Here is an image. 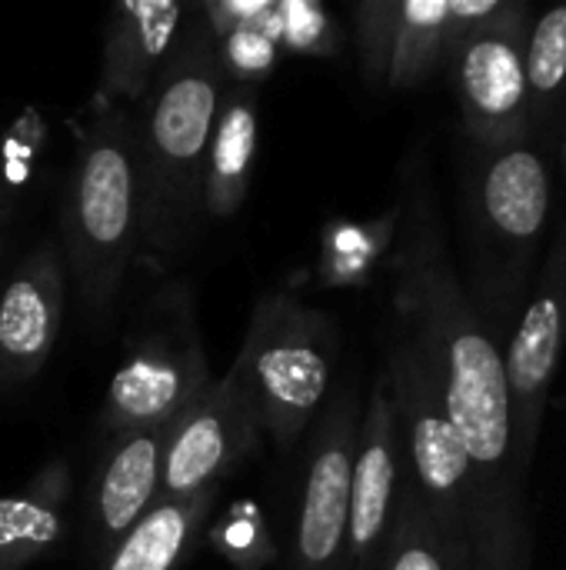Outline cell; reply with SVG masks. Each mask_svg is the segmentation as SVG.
I'll use <instances>...</instances> for the list:
<instances>
[{
  "label": "cell",
  "mask_w": 566,
  "mask_h": 570,
  "mask_svg": "<svg viewBox=\"0 0 566 570\" xmlns=\"http://www.w3.org/2000/svg\"><path fill=\"white\" fill-rule=\"evenodd\" d=\"M394 321L420 344L474 471L470 570H530V471L520 461L504 344L474 307L424 167L410 164L394 227Z\"/></svg>",
  "instance_id": "obj_1"
},
{
  "label": "cell",
  "mask_w": 566,
  "mask_h": 570,
  "mask_svg": "<svg viewBox=\"0 0 566 570\" xmlns=\"http://www.w3.org/2000/svg\"><path fill=\"white\" fill-rule=\"evenodd\" d=\"M224 100L217 43L190 10L147 100L133 107L140 170V257L167 264L190 250L207 224L203 177Z\"/></svg>",
  "instance_id": "obj_2"
},
{
  "label": "cell",
  "mask_w": 566,
  "mask_h": 570,
  "mask_svg": "<svg viewBox=\"0 0 566 570\" xmlns=\"http://www.w3.org/2000/svg\"><path fill=\"white\" fill-rule=\"evenodd\" d=\"M73 170L63 204V264L90 327L113 317L133 257H140V170L133 110L90 100L73 124Z\"/></svg>",
  "instance_id": "obj_3"
},
{
  "label": "cell",
  "mask_w": 566,
  "mask_h": 570,
  "mask_svg": "<svg viewBox=\"0 0 566 570\" xmlns=\"http://www.w3.org/2000/svg\"><path fill=\"white\" fill-rule=\"evenodd\" d=\"M337 334L324 311L297 294H264L250 314L234 371L244 381L264 438L290 451L330 394Z\"/></svg>",
  "instance_id": "obj_4"
},
{
  "label": "cell",
  "mask_w": 566,
  "mask_h": 570,
  "mask_svg": "<svg viewBox=\"0 0 566 570\" xmlns=\"http://www.w3.org/2000/svg\"><path fill=\"white\" fill-rule=\"evenodd\" d=\"M210 381L193 297L170 284L153 297L147 324L110 377L100 411L103 448L140 431L173 428Z\"/></svg>",
  "instance_id": "obj_5"
},
{
  "label": "cell",
  "mask_w": 566,
  "mask_h": 570,
  "mask_svg": "<svg viewBox=\"0 0 566 570\" xmlns=\"http://www.w3.org/2000/svg\"><path fill=\"white\" fill-rule=\"evenodd\" d=\"M470 230L477 254L474 307L487 321L490 311L510 307L527 284V271L544 240L550 217V170L540 150L514 144L484 150L467 184Z\"/></svg>",
  "instance_id": "obj_6"
},
{
  "label": "cell",
  "mask_w": 566,
  "mask_h": 570,
  "mask_svg": "<svg viewBox=\"0 0 566 570\" xmlns=\"http://www.w3.org/2000/svg\"><path fill=\"white\" fill-rule=\"evenodd\" d=\"M387 387L400 428V448L410 464V484L424 498L437 524L470 548L474 521V471L460 434L454 431L437 377L420 344L394 324L387 347Z\"/></svg>",
  "instance_id": "obj_7"
},
{
  "label": "cell",
  "mask_w": 566,
  "mask_h": 570,
  "mask_svg": "<svg viewBox=\"0 0 566 570\" xmlns=\"http://www.w3.org/2000/svg\"><path fill=\"white\" fill-rule=\"evenodd\" d=\"M527 7L504 0V7L470 27L450 50L454 87L464 127L480 150H504L527 144Z\"/></svg>",
  "instance_id": "obj_8"
},
{
  "label": "cell",
  "mask_w": 566,
  "mask_h": 570,
  "mask_svg": "<svg viewBox=\"0 0 566 570\" xmlns=\"http://www.w3.org/2000/svg\"><path fill=\"white\" fill-rule=\"evenodd\" d=\"M500 7L504 0H364L354 7L360 67L377 87L410 90Z\"/></svg>",
  "instance_id": "obj_9"
},
{
  "label": "cell",
  "mask_w": 566,
  "mask_h": 570,
  "mask_svg": "<svg viewBox=\"0 0 566 570\" xmlns=\"http://www.w3.org/2000/svg\"><path fill=\"white\" fill-rule=\"evenodd\" d=\"M360 394L354 384L340 387L314 428L300 518L294 528L290 570H347L350 538V468L360 428Z\"/></svg>",
  "instance_id": "obj_10"
},
{
  "label": "cell",
  "mask_w": 566,
  "mask_h": 570,
  "mask_svg": "<svg viewBox=\"0 0 566 570\" xmlns=\"http://www.w3.org/2000/svg\"><path fill=\"white\" fill-rule=\"evenodd\" d=\"M260 438L257 407L237 371L227 367L170 428L160 498H187L224 484L227 474L254 454Z\"/></svg>",
  "instance_id": "obj_11"
},
{
  "label": "cell",
  "mask_w": 566,
  "mask_h": 570,
  "mask_svg": "<svg viewBox=\"0 0 566 570\" xmlns=\"http://www.w3.org/2000/svg\"><path fill=\"white\" fill-rule=\"evenodd\" d=\"M566 344V227L544 264L530 301L524 304L510 341L504 344V377L510 394L514 438L524 468L530 471L547 394Z\"/></svg>",
  "instance_id": "obj_12"
},
{
  "label": "cell",
  "mask_w": 566,
  "mask_h": 570,
  "mask_svg": "<svg viewBox=\"0 0 566 570\" xmlns=\"http://www.w3.org/2000/svg\"><path fill=\"white\" fill-rule=\"evenodd\" d=\"M400 428L390 404L387 374L374 377L370 397L360 407L354 468H350V538L347 570H377L394 521L400 481H404Z\"/></svg>",
  "instance_id": "obj_13"
},
{
  "label": "cell",
  "mask_w": 566,
  "mask_h": 570,
  "mask_svg": "<svg viewBox=\"0 0 566 570\" xmlns=\"http://www.w3.org/2000/svg\"><path fill=\"white\" fill-rule=\"evenodd\" d=\"M67 301L60 240L37 244L0 294V391L33 381L50 361Z\"/></svg>",
  "instance_id": "obj_14"
},
{
  "label": "cell",
  "mask_w": 566,
  "mask_h": 570,
  "mask_svg": "<svg viewBox=\"0 0 566 570\" xmlns=\"http://www.w3.org/2000/svg\"><path fill=\"white\" fill-rule=\"evenodd\" d=\"M193 7L167 0H123L103 23L100 87L93 100L113 107H140L160 77Z\"/></svg>",
  "instance_id": "obj_15"
},
{
  "label": "cell",
  "mask_w": 566,
  "mask_h": 570,
  "mask_svg": "<svg viewBox=\"0 0 566 570\" xmlns=\"http://www.w3.org/2000/svg\"><path fill=\"white\" fill-rule=\"evenodd\" d=\"M170 428L140 431L103 448L90 488V551L100 561L160 501Z\"/></svg>",
  "instance_id": "obj_16"
},
{
  "label": "cell",
  "mask_w": 566,
  "mask_h": 570,
  "mask_svg": "<svg viewBox=\"0 0 566 570\" xmlns=\"http://www.w3.org/2000/svg\"><path fill=\"white\" fill-rule=\"evenodd\" d=\"M70 491V464L50 461L20 491L0 498V570H27L63 541Z\"/></svg>",
  "instance_id": "obj_17"
},
{
  "label": "cell",
  "mask_w": 566,
  "mask_h": 570,
  "mask_svg": "<svg viewBox=\"0 0 566 570\" xmlns=\"http://www.w3.org/2000/svg\"><path fill=\"white\" fill-rule=\"evenodd\" d=\"M260 137V100L254 87H237L224 80V100L214 124L203 177V214L207 220H230L247 194L257 160Z\"/></svg>",
  "instance_id": "obj_18"
},
{
  "label": "cell",
  "mask_w": 566,
  "mask_h": 570,
  "mask_svg": "<svg viewBox=\"0 0 566 570\" xmlns=\"http://www.w3.org/2000/svg\"><path fill=\"white\" fill-rule=\"evenodd\" d=\"M224 484L187 498H160L100 561L97 570H180L190 558Z\"/></svg>",
  "instance_id": "obj_19"
},
{
  "label": "cell",
  "mask_w": 566,
  "mask_h": 570,
  "mask_svg": "<svg viewBox=\"0 0 566 570\" xmlns=\"http://www.w3.org/2000/svg\"><path fill=\"white\" fill-rule=\"evenodd\" d=\"M527 130L560 144L566 114V3L544 10L527 33Z\"/></svg>",
  "instance_id": "obj_20"
},
{
  "label": "cell",
  "mask_w": 566,
  "mask_h": 570,
  "mask_svg": "<svg viewBox=\"0 0 566 570\" xmlns=\"http://www.w3.org/2000/svg\"><path fill=\"white\" fill-rule=\"evenodd\" d=\"M377 570H470V548L437 524L407 474Z\"/></svg>",
  "instance_id": "obj_21"
},
{
  "label": "cell",
  "mask_w": 566,
  "mask_h": 570,
  "mask_svg": "<svg viewBox=\"0 0 566 570\" xmlns=\"http://www.w3.org/2000/svg\"><path fill=\"white\" fill-rule=\"evenodd\" d=\"M267 30L280 53L300 57H334L340 50L337 20L314 0H274L267 13Z\"/></svg>",
  "instance_id": "obj_22"
},
{
  "label": "cell",
  "mask_w": 566,
  "mask_h": 570,
  "mask_svg": "<svg viewBox=\"0 0 566 570\" xmlns=\"http://www.w3.org/2000/svg\"><path fill=\"white\" fill-rule=\"evenodd\" d=\"M270 3L274 0H267V7H264V13L257 20H250L244 27H234L230 33L214 40L217 43V63H220V73H224L227 83L257 90L274 73V67L280 60V47L267 30Z\"/></svg>",
  "instance_id": "obj_23"
},
{
  "label": "cell",
  "mask_w": 566,
  "mask_h": 570,
  "mask_svg": "<svg viewBox=\"0 0 566 570\" xmlns=\"http://www.w3.org/2000/svg\"><path fill=\"white\" fill-rule=\"evenodd\" d=\"M210 538H214V548L224 554V561L234 570H260L277 558L267 521H264L260 508L250 501L230 504Z\"/></svg>",
  "instance_id": "obj_24"
},
{
  "label": "cell",
  "mask_w": 566,
  "mask_h": 570,
  "mask_svg": "<svg viewBox=\"0 0 566 570\" xmlns=\"http://www.w3.org/2000/svg\"><path fill=\"white\" fill-rule=\"evenodd\" d=\"M380 254V244H374L370 227L354 224H334L324 234L320 244V274L327 284H354L360 281V271L374 264Z\"/></svg>",
  "instance_id": "obj_25"
},
{
  "label": "cell",
  "mask_w": 566,
  "mask_h": 570,
  "mask_svg": "<svg viewBox=\"0 0 566 570\" xmlns=\"http://www.w3.org/2000/svg\"><path fill=\"white\" fill-rule=\"evenodd\" d=\"M560 160H564V170H566V114H564V134H560Z\"/></svg>",
  "instance_id": "obj_26"
}]
</instances>
